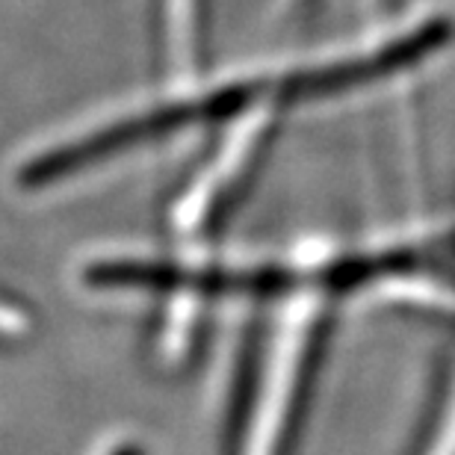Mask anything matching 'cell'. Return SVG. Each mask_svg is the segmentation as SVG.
<instances>
[{
    "instance_id": "cell-1",
    "label": "cell",
    "mask_w": 455,
    "mask_h": 455,
    "mask_svg": "<svg viewBox=\"0 0 455 455\" xmlns=\"http://www.w3.org/2000/svg\"><path fill=\"white\" fill-rule=\"evenodd\" d=\"M349 296L343 251L307 243L302 267L272 305L267 334L243 346L240 387L231 405L225 455H293L305 408L323 367L338 302Z\"/></svg>"
},
{
    "instance_id": "cell-2",
    "label": "cell",
    "mask_w": 455,
    "mask_h": 455,
    "mask_svg": "<svg viewBox=\"0 0 455 455\" xmlns=\"http://www.w3.org/2000/svg\"><path fill=\"white\" fill-rule=\"evenodd\" d=\"M290 107L278 98L260 101L222 124L220 142L187 178L169 207V231L178 245H204L240 198L249 193L267 154L275 142Z\"/></svg>"
},
{
    "instance_id": "cell-3",
    "label": "cell",
    "mask_w": 455,
    "mask_h": 455,
    "mask_svg": "<svg viewBox=\"0 0 455 455\" xmlns=\"http://www.w3.org/2000/svg\"><path fill=\"white\" fill-rule=\"evenodd\" d=\"M207 0H160V60L169 84L204 77Z\"/></svg>"
},
{
    "instance_id": "cell-4",
    "label": "cell",
    "mask_w": 455,
    "mask_h": 455,
    "mask_svg": "<svg viewBox=\"0 0 455 455\" xmlns=\"http://www.w3.org/2000/svg\"><path fill=\"white\" fill-rule=\"evenodd\" d=\"M411 455H455V361L438 381V396Z\"/></svg>"
},
{
    "instance_id": "cell-5",
    "label": "cell",
    "mask_w": 455,
    "mask_h": 455,
    "mask_svg": "<svg viewBox=\"0 0 455 455\" xmlns=\"http://www.w3.org/2000/svg\"><path fill=\"white\" fill-rule=\"evenodd\" d=\"M33 329V314L21 299L0 287V340H21Z\"/></svg>"
},
{
    "instance_id": "cell-6",
    "label": "cell",
    "mask_w": 455,
    "mask_h": 455,
    "mask_svg": "<svg viewBox=\"0 0 455 455\" xmlns=\"http://www.w3.org/2000/svg\"><path fill=\"white\" fill-rule=\"evenodd\" d=\"M320 4V0H272V15L278 21H287V18H296V15H305Z\"/></svg>"
}]
</instances>
